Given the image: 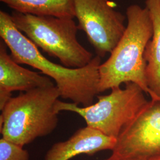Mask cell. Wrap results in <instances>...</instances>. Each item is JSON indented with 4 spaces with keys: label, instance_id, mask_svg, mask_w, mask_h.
Wrapping results in <instances>:
<instances>
[{
    "label": "cell",
    "instance_id": "8992f818",
    "mask_svg": "<svg viewBox=\"0 0 160 160\" xmlns=\"http://www.w3.org/2000/svg\"><path fill=\"white\" fill-rule=\"evenodd\" d=\"M110 0H73L78 28L85 32L97 56L110 53L124 34L126 17Z\"/></svg>",
    "mask_w": 160,
    "mask_h": 160
},
{
    "label": "cell",
    "instance_id": "52a82bcc",
    "mask_svg": "<svg viewBox=\"0 0 160 160\" xmlns=\"http://www.w3.org/2000/svg\"><path fill=\"white\" fill-rule=\"evenodd\" d=\"M112 154L119 160L160 158V98L151 100L117 138Z\"/></svg>",
    "mask_w": 160,
    "mask_h": 160
},
{
    "label": "cell",
    "instance_id": "9c48e42d",
    "mask_svg": "<svg viewBox=\"0 0 160 160\" xmlns=\"http://www.w3.org/2000/svg\"><path fill=\"white\" fill-rule=\"evenodd\" d=\"M117 139L86 126L80 128L68 140L54 143L44 160H69L77 155H93L103 150L114 149Z\"/></svg>",
    "mask_w": 160,
    "mask_h": 160
},
{
    "label": "cell",
    "instance_id": "30bf717a",
    "mask_svg": "<svg viewBox=\"0 0 160 160\" xmlns=\"http://www.w3.org/2000/svg\"><path fill=\"white\" fill-rule=\"evenodd\" d=\"M146 7L153 28L152 36L145 52L147 81L151 91L160 98V0H147Z\"/></svg>",
    "mask_w": 160,
    "mask_h": 160
},
{
    "label": "cell",
    "instance_id": "7c38bea8",
    "mask_svg": "<svg viewBox=\"0 0 160 160\" xmlns=\"http://www.w3.org/2000/svg\"><path fill=\"white\" fill-rule=\"evenodd\" d=\"M0 160H29V152L23 147L1 138Z\"/></svg>",
    "mask_w": 160,
    "mask_h": 160
},
{
    "label": "cell",
    "instance_id": "277c9868",
    "mask_svg": "<svg viewBox=\"0 0 160 160\" xmlns=\"http://www.w3.org/2000/svg\"><path fill=\"white\" fill-rule=\"evenodd\" d=\"M12 21L38 48L57 58L64 67L80 68L93 59L77 38L78 29L72 17L36 16L12 12Z\"/></svg>",
    "mask_w": 160,
    "mask_h": 160
},
{
    "label": "cell",
    "instance_id": "4fadbf2b",
    "mask_svg": "<svg viewBox=\"0 0 160 160\" xmlns=\"http://www.w3.org/2000/svg\"><path fill=\"white\" fill-rule=\"evenodd\" d=\"M119 160V158L116 156V155H114L112 154L110 157H109V158H108V159H106V160Z\"/></svg>",
    "mask_w": 160,
    "mask_h": 160
},
{
    "label": "cell",
    "instance_id": "5b68a950",
    "mask_svg": "<svg viewBox=\"0 0 160 160\" xmlns=\"http://www.w3.org/2000/svg\"><path fill=\"white\" fill-rule=\"evenodd\" d=\"M125 88L112 89L105 96H97L98 102L85 107L58 100L55 110L59 113L69 111L79 114L87 126L117 139L148 103L142 88L135 83L125 84Z\"/></svg>",
    "mask_w": 160,
    "mask_h": 160
},
{
    "label": "cell",
    "instance_id": "5bb4252c",
    "mask_svg": "<svg viewBox=\"0 0 160 160\" xmlns=\"http://www.w3.org/2000/svg\"><path fill=\"white\" fill-rule=\"evenodd\" d=\"M160 160V158H159V159H158V160Z\"/></svg>",
    "mask_w": 160,
    "mask_h": 160
},
{
    "label": "cell",
    "instance_id": "7a4b0ae2",
    "mask_svg": "<svg viewBox=\"0 0 160 160\" xmlns=\"http://www.w3.org/2000/svg\"><path fill=\"white\" fill-rule=\"evenodd\" d=\"M126 30L108 59L99 67V92L135 83L148 94L157 97L147 85L145 52L153 34L152 20L147 7L132 4L126 9Z\"/></svg>",
    "mask_w": 160,
    "mask_h": 160
},
{
    "label": "cell",
    "instance_id": "3957f363",
    "mask_svg": "<svg viewBox=\"0 0 160 160\" xmlns=\"http://www.w3.org/2000/svg\"><path fill=\"white\" fill-rule=\"evenodd\" d=\"M60 93L55 86L22 92L1 109L0 132L7 141L23 147L51 134L58 125L55 104Z\"/></svg>",
    "mask_w": 160,
    "mask_h": 160
},
{
    "label": "cell",
    "instance_id": "6da1fadb",
    "mask_svg": "<svg viewBox=\"0 0 160 160\" xmlns=\"http://www.w3.org/2000/svg\"><path fill=\"white\" fill-rule=\"evenodd\" d=\"M0 36L15 62L37 69L55 81L60 97L83 107L93 104L94 97L99 93L100 57L93 58L90 63L80 68H69L53 62L17 29L10 14L3 11L0 12Z\"/></svg>",
    "mask_w": 160,
    "mask_h": 160
},
{
    "label": "cell",
    "instance_id": "8fae6325",
    "mask_svg": "<svg viewBox=\"0 0 160 160\" xmlns=\"http://www.w3.org/2000/svg\"><path fill=\"white\" fill-rule=\"evenodd\" d=\"M14 12L36 16L74 18L73 0H0Z\"/></svg>",
    "mask_w": 160,
    "mask_h": 160
},
{
    "label": "cell",
    "instance_id": "ba28073f",
    "mask_svg": "<svg viewBox=\"0 0 160 160\" xmlns=\"http://www.w3.org/2000/svg\"><path fill=\"white\" fill-rule=\"evenodd\" d=\"M7 46L0 42V109H2L16 91L27 92L39 88L55 86L51 79L23 68L7 52Z\"/></svg>",
    "mask_w": 160,
    "mask_h": 160
}]
</instances>
